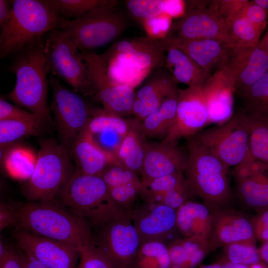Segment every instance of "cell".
I'll use <instances>...</instances> for the list:
<instances>
[{
  "mask_svg": "<svg viewBox=\"0 0 268 268\" xmlns=\"http://www.w3.org/2000/svg\"><path fill=\"white\" fill-rule=\"evenodd\" d=\"M95 245L115 268H134L141 240L128 211L117 205L106 216L89 223Z\"/></svg>",
  "mask_w": 268,
  "mask_h": 268,
  "instance_id": "cell-7",
  "label": "cell"
},
{
  "mask_svg": "<svg viewBox=\"0 0 268 268\" xmlns=\"http://www.w3.org/2000/svg\"><path fill=\"white\" fill-rule=\"evenodd\" d=\"M251 218L230 207L216 209L208 237L211 251L236 242L256 243Z\"/></svg>",
  "mask_w": 268,
  "mask_h": 268,
  "instance_id": "cell-20",
  "label": "cell"
},
{
  "mask_svg": "<svg viewBox=\"0 0 268 268\" xmlns=\"http://www.w3.org/2000/svg\"><path fill=\"white\" fill-rule=\"evenodd\" d=\"M239 95L243 100L244 110L268 113V71Z\"/></svg>",
  "mask_w": 268,
  "mask_h": 268,
  "instance_id": "cell-40",
  "label": "cell"
},
{
  "mask_svg": "<svg viewBox=\"0 0 268 268\" xmlns=\"http://www.w3.org/2000/svg\"><path fill=\"white\" fill-rule=\"evenodd\" d=\"M60 18L73 20L100 6L118 2L115 0H44Z\"/></svg>",
  "mask_w": 268,
  "mask_h": 268,
  "instance_id": "cell-37",
  "label": "cell"
},
{
  "mask_svg": "<svg viewBox=\"0 0 268 268\" xmlns=\"http://www.w3.org/2000/svg\"><path fill=\"white\" fill-rule=\"evenodd\" d=\"M15 237L20 249L48 268H77L79 250L70 245L17 229Z\"/></svg>",
  "mask_w": 268,
  "mask_h": 268,
  "instance_id": "cell-17",
  "label": "cell"
},
{
  "mask_svg": "<svg viewBox=\"0 0 268 268\" xmlns=\"http://www.w3.org/2000/svg\"><path fill=\"white\" fill-rule=\"evenodd\" d=\"M36 117H40L23 108L8 102L2 97L1 95L0 96V120H22L31 119Z\"/></svg>",
  "mask_w": 268,
  "mask_h": 268,
  "instance_id": "cell-45",
  "label": "cell"
},
{
  "mask_svg": "<svg viewBox=\"0 0 268 268\" xmlns=\"http://www.w3.org/2000/svg\"><path fill=\"white\" fill-rule=\"evenodd\" d=\"M0 268H23L20 253L11 248L6 256L0 262Z\"/></svg>",
  "mask_w": 268,
  "mask_h": 268,
  "instance_id": "cell-49",
  "label": "cell"
},
{
  "mask_svg": "<svg viewBox=\"0 0 268 268\" xmlns=\"http://www.w3.org/2000/svg\"><path fill=\"white\" fill-rule=\"evenodd\" d=\"M85 128L92 135L110 129L124 137L129 130V123L122 117L108 113L103 110L93 109Z\"/></svg>",
  "mask_w": 268,
  "mask_h": 268,
  "instance_id": "cell-39",
  "label": "cell"
},
{
  "mask_svg": "<svg viewBox=\"0 0 268 268\" xmlns=\"http://www.w3.org/2000/svg\"><path fill=\"white\" fill-rule=\"evenodd\" d=\"M188 157L175 144L146 142L141 182L177 172H184Z\"/></svg>",
  "mask_w": 268,
  "mask_h": 268,
  "instance_id": "cell-22",
  "label": "cell"
},
{
  "mask_svg": "<svg viewBox=\"0 0 268 268\" xmlns=\"http://www.w3.org/2000/svg\"><path fill=\"white\" fill-rule=\"evenodd\" d=\"M248 0H217V7L225 22L240 15Z\"/></svg>",
  "mask_w": 268,
  "mask_h": 268,
  "instance_id": "cell-47",
  "label": "cell"
},
{
  "mask_svg": "<svg viewBox=\"0 0 268 268\" xmlns=\"http://www.w3.org/2000/svg\"><path fill=\"white\" fill-rule=\"evenodd\" d=\"M177 82L164 67L152 71L144 84L135 93L132 114L142 121L155 111L163 100L178 89Z\"/></svg>",
  "mask_w": 268,
  "mask_h": 268,
  "instance_id": "cell-23",
  "label": "cell"
},
{
  "mask_svg": "<svg viewBox=\"0 0 268 268\" xmlns=\"http://www.w3.org/2000/svg\"><path fill=\"white\" fill-rule=\"evenodd\" d=\"M70 152L76 163V169L87 175H100L110 164L117 161L115 156L97 144L92 134L85 128L73 142Z\"/></svg>",
  "mask_w": 268,
  "mask_h": 268,
  "instance_id": "cell-25",
  "label": "cell"
},
{
  "mask_svg": "<svg viewBox=\"0 0 268 268\" xmlns=\"http://www.w3.org/2000/svg\"><path fill=\"white\" fill-rule=\"evenodd\" d=\"M34 170L23 186L29 201H53L73 171L70 152L53 139H42Z\"/></svg>",
  "mask_w": 268,
  "mask_h": 268,
  "instance_id": "cell-8",
  "label": "cell"
},
{
  "mask_svg": "<svg viewBox=\"0 0 268 268\" xmlns=\"http://www.w3.org/2000/svg\"><path fill=\"white\" fill-rule=\"evenodd\" d=\"M128 121L129 130L116 153V158L117 161L139 175L141 174L146 137L141 130V121L136 118Z\"/></svg>",
  "mask_w": 268,
  "mask_h": 268,
  "instance_id": "cell-29",
  "label": "cell"
},
{
  "mask_svg": "<svg viewBox=\"0 0 268 268\" xmlns=\"http://www.w3.org/2000/svg\"><path fill=\"white\" fill-rule=\"evenodd\" d=\"M224 261L234 264L252 266L262 261L256 243L240 242L223 247Z\"/></svg>",
  "mask_w": 268,
  "mask_h": 268,
  "instance_id": "cell-41",
  "label": "cell"
},
{
  "mask_svg": "<svg viewBox=\"0 0 268 268\" xmlns=\"http://www.w3.org/2000/svg\"><path fill=\"white\" fill-rule=\"evenodd\" d=\"M178 99V88L168 96L160 106L141 121L146 137L164 140L174 123Z\"/></svg>",
  "mask_w": 268,
  "mask_h": 268,
  "instance_id": "cell-30",
  "label": "cell"
},
{
  "mask_svg": "<svg viewBox=\"0 0 268 268\" xmlns=\"http://www.w3.org/2000/svg\"><path fill=\"white\" fill-rule=\"evenodd\" d=\"M189 1L183 14L170 25L165 36L182 39H212L221 41L231 48L227 25L218 10L217 0Z\"/></svg>",
  "mask_w": 268,
  "mask_h": 268,
  "instance_id": "cell-13",
  "label": "cell"
},
{
  "mask_svg": "<svg viewBox=\"0 0 268 268\" xmlns=\"http://www.w3.org/2000/svg\"><path fill=\"white\" fill-rule=\"evenodd\" d=\"M134 268H171L168 244L158 240L142 242Z\"/></svg>",
  "mask_w": 268,
  "mask_h": 268,
  "instance_id": "cell-34",
  "label": "cell"
},
{
  "mask_svg": "<svg viewBox=\"0 0 268 268\" xmlns=\"http://www.w3.org/2000/svg\"><path fill=\"white\" fill-rule=\"evenodd\" d=\"M58 196L62 205L89 223L104 216L116 205L100 175L85 174L77 169Z\"/></svg>",
  "mask_w": 268,
  "mask_h": 268,
  "instance_id": "cell-10",
  "label": "cell"
},
{
  "mask_svg": "<svg viewBox=\"0 0 268 268\" xmlns=\"http://www.w3.org/2000/svg\"><path fill=\"white\" fill-rule=\"evenodd\" d=\"M44 43L49 74L70 86L81 95L93 96L88 67L81 51L59 29L48 33Z\"/></svg>",
  "mask_w": 268,
  "mask_h": 268,
  "instance_id": "cell-9",
  "label": "cell"
},
{
  "mask_svg": "<svg viewBox=\"0 0 268 268\" xmlns=\"http://www.w3.org/2000/svg\"><path fill=\"white\" fill-rule=\"evenodd\" d=\"M194 136L230 168L250 156L249 128L242 111Z\"/></svg>",
  "mask_w": 268,
  "mask_h": 268,
  "instance_id": "cell-11",
  "label": "cell"
},
{
  "mask_svg": "<svg viewBox=\"0 0 268 268\" xmlns=\"http://www.w3.org/2000/svg\"><path fill=\"white\" fill-rule=\"evenodd\" d=\"M171 268H197L211 251L202 236L176 238L168 243Z\"/></svg>",
  "mask_w": 268,
  "mask_h": 268,
  "instance_id": "cell-28",
  "label": "cell"
},
{
  "mask_svg": "<svg viewBox=\"0 0 268 268\" xmlns=\"http://www.w3.org/2000/svg\"><path fill=\"white\" fill-rule=\"evenodd\" d=\"M241 15L261 33L266 27L268 18L267 12L252 0L248 1Z\"/></svg>",
  "mask_w": 268,
  "mask_h": 268,
  "instance_id": "cell-44",
  "label": "cell"
},
{
  "mask_svg": "<svg viewBox=\"0 0 268 268\" xmlns=\"http://www.w3.org/2000/svg\"><path fill=\"white\" fill-rule=\"evenodd\" d=\"M220 264L221 268H251V267L249 266L234 264L226 261L220 263Z\"/></svg>",
  "mask_w": 268,
  "mask_h": 268,
  "instance_id": "cell-54",
  "label": "cell"
},
{
  "mask_svg": "<svg viewBox=\"0 0 268 268\" xmlns=\"http://www.w3.org/2000/svg\"><path fill=\"white\" fill-rule=\"evenodd\" d=\"M119 2L94 8L73 20L62 18L59 30L82 51L106 45L120 36L129 27L128 15Z\"/></svg>",
  "mask_w": 268,
  "mask_h": 268,
  "instance_id": "cell-6",
  "label": "cell"
},
{
  "mask_svg": "<svg viewBox=\"0 0 268 268\" xmlns=\"http://www.w3.org/2000/svg\"><path fill=\"white\" fill-rule=\"evenodd\" d=\"M12 55L8 70L15 75L16 83L5 97L50 123L47 100L49 69L44 42L42 39L38 40Z\"/></svg>",
  "mask_w": 268,
  "mask_h": 268,
  "instance_id": "cell-3",
  "label": "cell"
},
{
  "mask_svg": "<svg viewBox=\"0 0 268 268\" xmlns=\"http://www.w3.org/2000/svg\"><path fill=\"white\" fill-rule=\"evenodd\" d=\"M164 45V67L171 74L177 83H183L188 87L203 86L209 77L203 69L180 49Z\"/></svg>",
  "mask_w": 268,
  "mask_h": 268,
  "instance_id": "cell-27",
  "label": "cell"
},
{
  "mask_svg": "<svg viewBox=\"0 0 268 268\" xmlns=\"http://www.w3.org/2000/svg\"><path fill=\"white\" fill-rule=\"evenodd\" d=\"M11 3V18L0 29L1 60L59 29L62 20L44 0H12Z\"/></svg>",
  "mask_w": 268,
  "mask_h": 268,
  "instance_id": "cell-5",
  "label": "cell"
},
{
  "mask_svg": "<svg viewBox=\"0 0 268 268\" xmlns=\"http://www.w3.org/2000/svg\"><path fill=\"white\" fill-rule=\"evenodd\" d=\"M23 268H48L32 256L21 251L19 252Z\"/></svg>",
  "mask_w": 268,
  "mask_h": 268,
  "instance_id": "cell-51",
  "label": "cell"
},
{
  "mask_svg": "<svg viewBox=\"0 0 268 268\" xmlns=\"http://www.w3.org/2000/svg\"><path fill=\"white\" fill-rule=\"evenodd\" d=\"M252 1L264 9L268 15V0H252Z\"/></svg>",
  "mask_w": 268,
  "mask_h": 268,
  "instance_id": "cell-56",
  "label": "cell"
},
{
  "mask_svg": "<svg viewBox=\"0 0 268 268\" xmlns=\"http://www.w3.org/2000/svg\"><path fill=\"white\" fill-rule=\"evenodd\" d=\"M251 221L256 240L262 243L268 241V208L256 213Z\"/></svg>",
  "mask_w": 268,
  "mask_h": 268,
  "instance_id": "cell-46",
  "label": "cell"
},
{
  "mask_svg": "<svg viewBox=\"0 0 268 268\" xmlns=\"http://www.w3.org/2000/svg\"><path fill=\"white\" fill-rule=\"evenodd\" d=\"M100 176L108 188L141 180L136 173L117 161L110 164Z\"/></svg>",
  "mask_w": 268,
  "mask_h": 268,
  "instance_id": "cell-42",
  "label": "cell"
},
{
  "mask_svg": "<svg viewBox=\"0 0 268 268\" xmlns=\"http://www.w3.org/2000/svg\"><path fill=\"white\" fill-rule=\"evenodd\" d=\"M258 250L261 260L268 265V241L263 243Z\"/></svg>",
  "mask_w": 268,
  "mask_h": 268,
  "instance_id": "cell-52",
  "label": "cell"
},
{
  "mask_svg": "<svg viewBox=\"0 0 268 268\" xmlns=\"http://www.w3.org/2000/svg\"><path fill=\"white\" fill-rule=\"evenodd\" d=\"M12 15L11 0H0V28L4 27L10 20Z\"/></svg>",
  "mask_w": 268,
  "mask_h": 268,
  "instance_id": "cell-50",
  "label": "cell"
},
{
  "mask_svg": "<svg viewBox=\"0 0 268 268\" xmlns=\"http://www.w3.org/2000/svg\"><path fill=\"white\" fill-rule=\"evenodd\" d=\"M48 82L52 90L50 109L54 115L59 143L70 152L90 119L92 109L81 94L63 86L57 78L50 75Z\"/></svg>",
  "mask_w": 268,
  "mask_h": 268,
  "instance_id": "cell-12",
  "label": "cell"
},
{
  "mask_svg": "<svg viewBox=\"0 0 268 268\" xmlns=\"http://www.w3.org/2000/svg\"><path fill=\"white\" fill-rule=\"evenodd\" d=\"M187 182L184 172L166 175L142 182L139 196L143 201L163 205L167 197Z\"/></svg>",
  "mask_w": 268,
  "mask_h": 268,
  "instance_id": "cell-33",
  "label": "cell"
},
{
  "mask_svg": "<svg viewBox=\"0 0 268 268\" xmlns=\"http://www.w3.org/2000/svg\"><path fill=\"white\" fill-rule=\"evenodd\" d=\"M49 123L40 117L22 120H0V148H6L10 143L25 136L42 134Z\"/></svg>",
  "mask_w": 268,
  "mask_h": 268,
  "instance_id": "cell-32",
  "label": "cell"
},
{
  "mask_svg": "<svg viewBox=\"0 0 268 268\" xmlns=\"http://www.w3.org/2000/svg\"><path fill=\"white\" fill-rule=\"evenodd\" d=\"M216 209L203 202L188 201L177 209L178 231L184 237L202 236L208 239Z\"/></svg>",
  "mask_w": 268,
  "mask_h": 268,
  "instance_id": "cell-26",
  "label": "cell"
},
{
  "mask_svg": "<svg viewBox=\"0 0 268 268\" xmlns=\"http://www.w3.org/2000/svg\"><path fill=\"white\" fill-rule=\"evenodd\" d=\"M187 149L184 175L194 196L215 209L230 208V168L194 136L188 139Z\"/></svg>",
  "mask_w": 268,
  "mask_h": 268,
  "instance_id": "cell-4",
  "label": "cell"
},
{
  "mask_svg": "<svg viewBox=\"0 0 268 268\" xmlns=\"http://www.w3.org/2000/svg\"><path fill=\"white\" fill-rule=\"evenodd\" d=\"M242 112L249 128L250 155L268 165V113Z\"/></svg>",
  "mask_w": 268,
  "mask_h": 268,
  "instance_id": "cell-31",
  "label": "cell"
},
{
  "mask_svg": "<svg viewBox=\"0 0 268 268\" xmlns=\"http://www.w3.org/2000/svg\"><path fill=\"white\" fill-rule=\"evenodd\" d=\"M180 1L163 0H127L124 2L128 14L134 20L145 22L163 14H173V7Z\"/></svg>",
  "mask_w": 268,
  "mask_h": 268,
  "instance_id": "cell-35",
  "label": "cell"
},
{
  "mask_svg": "<svg viewBox=\"0 0 268 268\" xmlns=\"http://www.w3.org/2000/svg\"><path fill=\"white\" fill-rule=\"evenodd\" d=\"M52 201L17 206L14 225L17 229L70 245L79 251L94 245L89 222Z\"/></svg>",
  "mask_w": 268,
  "mask_h": 268,
  "instance_id": "cell-1",
  "label": "cell"
},
{
  "mask_svg": "<svg viewBox=\"0 0 268 268\" xmlns=\"http://www.w3.org/2000/svg\"><path fill=\"white\" fill-rule=\"evenodd\" d=\"M77 268H115L109 259L95 245L80 251Z\"/></svg>",
  "mask_w": 268,
  "mask_h": 268,
  "instance_id": "cell-43",
  "label": "cell"
},
{
  "mask_svg": "<svg viewBox=\"0 0 268 268\" xmlns=\"http://www.w3.org/2000/svg\"><path fill=\"white\" fill-rule=\"evenodd\" d=\"M86 63L96 100L103 110L120 117L132 113L135 93L132 88L118 84L108 75L99 55L81 52Z\"/></svg>",
  "mask_w": 268,
  "mask_h": 268,
  "instance_id": "cell-14",
  "label": "cell"
},
{
  "mask_svg": "<svg viewBox=\"0 0 268 268\" xmlns=\"http://www.w3.org/2000/svg\"><path fill=\"white\" fill-rule=\"evenodd\" d=\"M257 45L268 54V27L263 37L260 39Z\"/></svg>",
  "mask_w": 268,
  "mask_h": 268,
  "instance_id": "cell-53",
  "label": "cell"
},
{
  "mask_svg": "<svg viewBox=\"0 0 268 268\" xmlns=\"http://www.w3.org/2000/svg\"><path fill=\"white\" fill-rule=\"evenodd\" d=\"M164 44L180 49L194 61L208 76L219 67L226 59L231 48L225 43L216 39H182L165 36Z\"/></svg>",
  "mask_w": 268,
  "mask_h": 268,
  "instance_id": "cell-24",
  "label": "cell"
},
{
  "mask_svg": "<svg viewBox=\"0 0 268 268\" xmlns=\"http://www.w3.org/2000/svg\"><path fill=\"white\" fill-rule=\"evenodd\" d=\"M202 86L178 88V99L173 126L164 142L177 144L189 139L209 124V115Z\"/></svg>",
  "mask_w": 268,
  "mask_h": 268,
  "instance_id": "cell-15",
  "label": "cell"
},
{
  "mask_svg": "<svg viewBox=\"0 0 268 268\" xmlns=\"http://www.w3.org/2000/svg\"><path fill=\"white\" fill-rule=\"evenodd\" d=\"M223 67L231 77L239 95L268 71V54L258 45L242 49L231 48Z\"/></svg>",
  "mask_w": 268,
  "mask_h": 268,
  "instance_id": "cell-19",
  "label": "cell"
},
{
  "mask_svg": "<svg viewBox=\"0 0 268 268\" xmlns=\"http://www.w3.org/2000/svg\"><path fill=\"white\" fill-rule=\"evenodd\" d=\"M176 211L165 205L143 201L135 204L128 212L141 242L158 240L168 244L177 230Z\"/></svg>",
  "mask_w": 268,
  "mask_h": 268,
  "instance_id": "cell-18",
  "label": "cell"
},
{
  "mask_svg": "<svg viewBox=\"0 0 268 268\" xmlns=\"http://www.w3.org/2000/svg\"><path fill=\"white\" fill-rule=\"evenodd\" d=\"M235 196L245 208L256 213L268 208V165L249 156L233 168Z\"/></svg>",
  "mask_w": 268,
  "mask_h": 268,
  "instance_id": "cell-16",
  "label": "cell"
},
{
  "mask_svg": "<svg viewBox=\"0 0 268 268\" xmlns=\"http://www.w3.org/2000/svg\"><path fill=\"white\" fill-rule=\"evenodd\" d=\"M226 22L232 40V48L247 49L258 45L261 33L242 16L239 15Z\"/></svg>",
  "mask_w": 268,
  "mask_h": 268,
  "instance_id": "cell-38",
  "label": "cell"
},
{
  "mask_svg": "<svg viewBox=\"0 0 268 268\" xmlns=\"http://www.w3.org/2000/svg\"><path fill=\"white\" fill-rule=\"evenodd\" d=\"M16 215V207L1 203L0 207V230L12 225H14Z\"/></svg>",
  "mask_w": 268,
  "mask_h": 268,
  "instance_id": "cell-48",
  "label": "cell"
},
{
  "mask_svg": "<svg viewBox=\"0 0 268 268\" xmlns=\"http://www.w3.org/2000/svg\"><path fill=\"white\" fill-rule=\"evenodd\" d=\"M99 56L114 81L134 89L164 67L165 51L161 38L141 37L121 40Z\"/></svg>",
  "mask_w": 268,
  "mask_h": 268,
  "instance_id": "cell-2",
  "label": "cell"
},
{
  "mask_svg": "<svg viewBox=\"0 0 268 268\" xmlns=\"http://www.w3.org/2000/svg\"><path fill=\"white\" fill-rule=\"evenodd\" d=\"M11 248L7 246L3 241H0V262L4 259V258L8 254Z\"/></svg>",
  "mask_w": 268,
  "mask_h": 268,
  "instance_id": "cell-55",
  "label": "cell"
},
{
  "mask_svg": "<svg viewBox=\"0 0 268 268\" xmlns=\"http://www.w3.org/2000/svg\"><path fill=\"white\" fill-rule=\"evenodd\" d=\"M197 268H221L220 263H213L208 265L199 266Z\"/></svg>",
  "mask_w": 268,
  "mask_h": 268,
  "instance_id": "cell-57",
  "label": "cell"
},
{
  "mask_svg": "<svg viewBox=\"0 0 268 268\" xmlns=\"http://www.w3.org/2000/svg\"><path fill=\"white\" fill-rule=\"evenodd\" d=\"M208 109L209 124L223 123L234 115V82L228 72L219 67L202 87Z\"/></svg>",
  "mask_w": 268,
  "mask_h": 268,
  "instance_id": "cell-21",
  "label": "cell"
},
{
  "mask_svg": "<svg viewBox=\"0 0 268 268\" xmlns=\"http://www.w3.org/2000/svg\"><path fill=\"white\" fill-rule=\"evenodd\" d=\"M2 160L6 172L11 176L28 179L34 170L37 157L31 150L16 146L5 152Z\"/></svg>",
  "mask_w": 268,
  "mask_h": 268,
  "instance_id": "cell-36",
  "label": "cell"
}]
</instances>
